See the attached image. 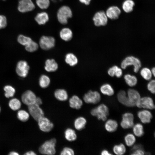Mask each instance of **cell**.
Returning <instances> with one entry per match:
<instances>
[{"mask_svg": "<svg viewBox=\"0 0 155 155\" xmlns=\"http://www.w3.org/2000/svg\"><path fill=\"white\" fill-rule=\"evenodd\" d=\"M56 140L52 138L44 142L39 149V152L41 154L48 155H54L56 153L55 146Z\"/></svg>", "mask_w": 155, "mask_h": 155, "instance_id": "obj_1", "label": "cell"}, {"mask_svg": "<svg viewBox=\"0 0 155 155\" xmlns=\"http://www.w3.org/2000/svg\"><path fill=\"white\" fill-rule=\"evenodd\" d=\"M90 113L92 116L96 117L98 120L104 121L109 115V111L107 106L102 104L93 108Z\"/></svg>", "mask_w": 155, "mask_h": 155, "instance_id": "obj_2", "label": "cell"}, {"mask_svg": "<svg viewBox=\"0 0 155 155\" xmlns=\"http://www.w3.org/2000/svg\"><path fill=\"white\" fill-rule=\"evenodd\" d=\"M130 65L133 66V71L135 73H137L141 66V62L138 59L131 56L126 57L121 63V67L123 69H125L127 67Z\"/></svg>", "mask_w": 155, "mask_h": 155, "instance_id": "obj_3", "label": "cell"}, {"mask_svg": "<svg viewBox=\"0 0 155 155\" xmlns=\"http://www.w3.org/2000/svg\"><path fill=\"white\" fill-rule=\"evenodd\" d=\"M72 12L69 7L67 6L61 7L59 9L57 13L58 20L61 24H66L68 19L71 17Z\"/></svg>", "mask_w": 155, "mask_h": 155, "instance_id": "obj_4", "label": "cell"}, {"mask_svg": "<svg viewBox=\"0 0 155 155\" xmlns=\"http://www.w3.org/2000/svg\"><path fill=\"white\" fill-rule=\"evenodd\" d=\"M83 99L87 103L96 104L100 100L101 96L100 93L96 91L90 90L84 94Z\"/></svg>", "mask_w": 155, "mask_h": 155, "instance_id": "obj_5", "label": "cell"}, {"mask_svg": "<svg viewBox=\"0 0 155 155\" xmlns=\"http://www.w3.org/2000/svg\"><path fill=\"white\" fill-rule=\"evenodd\" d=\"M35 8V5L32 0H19L18 9L22 13L31 11Z\"/></svg>", "mask_w": 155, "mask_h": 155, "instance_id": "obj_6", "label": "cell"}, {"mask_svg": "<svg viewBox=\"0 0 155 155\" xmlns=\"http://www.w3.org/2000/svg\"><path fill=\"white\" fill-rule=\"evenodd\" d=\"M39 45L44 50H48L53 48L55 44V40L51 36H43L40 38Z\"/></svg>", "mask_w": 155, "mask_h": 155, "instance_id": "obj_7", "label": "cell"}, {"mask_svg": "<svg viewBox=\"0 0 155 155\" xmlns=\"http://www.w3.org/2000/svg\"><path fill=\"white\" fill-rule=\"evenodd\" d=\"M95 26H105L108 22V18L103 11H99L95 13L93 18Z\"/></svg>", "mask_w": 155, "mask_h": 155, "instance_id": "obj_8", "label": "cell"}, {"mask_svg": "<svg viewBox=\"0 0 155 155\" xmlns=\"http://www.w3.org/2000/svg\"><path fill=\"white\" fill-rule=\"evenodd\" d=\"M40 130L44 132H49L54 127L53 124L47 118L44 116L40 118L37 121Z\"/></svg>", "mask_w": 155, "mask_h": 155, "instance_id": "obj_9", "label": "cell"}, {"mask_svg": "<svg viewBox=\"0 0 155 155\" xmlns=\"http://www.w3.org/2000/svg\"><path fill=\"white\" fill-rule=\"evenodd\" d=\"M28 110L32 117L36 121L44 116V113L39 105L36 104L28 106Z\"/></svg>", "mask_w": 155, "mask_h": 155, "instance_id": "obj_10", "label": "cell"}, {"mask_svg": "<svg viewBox=\"0 0 155 155\" xmlns=\"http://www.w3.org/2000/svg\"><path fill=\"white\" fill-rule=\"evenodd\" d=\"M29 69L30 67L26 61H20L17 63L16 71L19 76L24 78L27 76Z\"/></svg>", "mask_w": 155, "mask_h": 155, "instance_id": "obj_11", "label": "cell"}, {"mask_svg": "<svg viewBox=\"0 0 155 155\" xmlns=\"http://www.w3.org/2000/svg\"><path fill=\"white\" fill-rule=\"evenodd\" d=\"M139 108L152 110L155 108L153 99L150 97H144L141 98L136 105Z\"/></svg>", "mask_w": 155, "mask_h": 155, "instance_id": "obj_12", "label": "cell"}, {"mask_svg": "<svg viewBox=\"0 0 155 155\" xmlns=\"http://www.w3.org/2000/svg\"><path fill=\"white\" fill-rule=\"evenodd\" d=\"M122 118L120 124L123 128L127 129L133 127L134 124V116L132 113H125L123 114Z\"/></svg>", "mask_w": 155, "mask_h": 155, "instance_id": "obj_13", "label": "cell"}, {"mask_svg": "<svg viewBox=\"0 0 155 155\" xmlns=\"http://www.w3.org/2000/svg\"><path fill=\"white\" fill-rule=\"evenodd\" d=\"M36 97L33 92L28 90L23 94L21 98L22 102L28 106L35 103Z\"/></svg>", "mask_w": 155, "mask_h": 155, "instance_id": "obj_14", "label": "cell"}, {"mask_svg": "<svg viewBox=\"0 0 155 155\" xmlns=\"http://www.w3.org/2000/svg\"><path fill=\"white\" fill-rule=\"evenodd\" d=\"M121 13V10L117 6H113L109 7L105 13L108 18L111 20L117 19Z\"/></svg>", "mask_w": 155, "mask_h": 155, "instance_id": "obj_15", "label": "cell"}, {"mask_svg": "<svg viewBox=\"0 0 155 155\" xmlns=\"http://www.w3.org/2000/svg\"><path fill=\"white\" fill-rule=\"evenodd\" d=\"M128 97L132 107L135 106L141 98L140 95L137 90L131 89L127 91Z\"/></svg>", "mask_w": 155, "mask_h": 155, "instance_id": "obj_16", "label": "cell"}, {"mask_svg": "<svg viewBox=\"0 0 155 155\" xmlns=\"http://www.w3.org/2000/svg\"><path fill=\"white\" fill-rule=\"evenodd\" d=\"M137 115L141 121L144 123H150L152 117L151 113L147 110L139 111L137 113Z\"/></svg>", "mask_w": 155, "mask_h": 155, "instance_id": "obj_17", "label": "cell"}, {"mask_svg": "<svg viewBox=\"0 0 155 155\" xmlns=\"http://www.w3.org/2000/svg\"><path fill=\"white\" fill-rule=\"evenodd\" d=\"M69 105L72 108L79 109L83 105L82 100L77 96L73 95L69 100Z\"/></svg>", "mask_w": 155, "mask_h": 155, "instance_id": "obj_18", "label": "cell"}, {"mask_svg": "<svg viewBox=\"0 0 155 155\" xmlns=\"http://www.w3.org/2000/svg\"><path fill=\"white\" fill-rule=\"evenodd\" d=\"M58 68V65L54 59H48L46 61L44 69L46 71L54 72L56 71Z\"/></svg>", "mask_w": 155, "mask_h": 155, "instance_id": "obj_19", "label": "cell"}, {"mask_svg": "<svg viewBox=\"0 0 155 155\" xmlns=\"http://www.w3.org/2000/svg\"><path fill=\"white\" fill-rule=\"evenodd\" d=\"M117 97L118 101L128 107H132L124 90L120 91L118 93Z\"/></svg>", "mask_w": 155, "mask_h": 155, "instance_id": "obj_20", "label": "cell"}, {"mask_svg": "<svg viewBox=\"0 0 155 155\" xmlns=\"http://www.w3.org/2000/svg\"><path fill=\"white\" fill-rule=\"evenodd\" d=\"M49 16L45 12L38 13L35 18V20L39 25L45 24L49 20Z\"/></svg>", "mask_w": 155, "mask_h": 155, "instance_id": "obj_21", "label": "cell"}, {"mask_svg": "<svg viewBox=\"0 0 155 155\" xmlns=\"http://www.w3.org/2000/svg\"><path fill=\"white\" fill-rule=\"evenodd\" d=\"M55 98L60 101H65L68 98L67 91L64 89H57L54 92Z\"/></svg>", "mask_w": 155, "mask_h": 155, "instance_id": "obj_22", "label": "cell"}, {"mask_svg": "<svg viewBox=\"0 0 155 155\" xmlns=\"http://www.w3.org/2000/svg\"><path fill=\"white\" fill-rule=\"evenodd\" d=\"M60 36L63 40L67 41L71 39L72 37L73 34L70 29L67 28H65L61 31Z\"/></svg>", "mask_w": 155, "mask_h": 155, "instance_id": "obj_23", "label": "cell"}, {"mask_svg": "<svg viewBox=\"0 0 155 155\" xmlns=\"http://www.w3.org/2000/svg\"><path fill=\"white\" fill-rule=\"evenodd\" d=\"M118 127V123L115 120L110 119L107 120L105 124V128L108 131L112 132L115 131Z\"/></svg>", "mask_w": 155, "mask_h": 155, "instance_id": "obj_24", "label": "cell"}, {"mask_svg": "<svg viewBox=\"0 0 155 155\" xmlns=\"http://www.w3.org/2000/svg\"><path fill=\"white\" fill-rule=\"evenodd\" d=\"M86 122V120L84 117H79L77 118L74 121V127L77 130H81L85 127Z\"/></svg>", "mask_w": 155, "mask_h": 155, "instance_id": "obj_25", "label": "cell"}, {"mask_svg": "<svg viewBox=\"0 0 155 155\" xmlns=\"http://www.w3.org/2000/svg\"><path fill=\"white\" fill-rule=\"evenodd\" d=\"M101 92L103 94L109 96L114 94V90L111 86L109 84H105L102 85L100 88Z\"/></svg>", "mask_w": 155, "mask_h": 155, "instance_id": "obj_26", "label": "cell"}, {"mask_svg": "<svg viewBox=\"0 0 155 155\" xmlns=\"http://www.w3.org/2000/svg\"><path fill=\"white\" fill-rule=\"evenodd\" d=\"M65 60L66 63L71 66H74L78 62L76 57L73 53H69L66 54Z\"/></svg>", "mask_w": 155, "mask_h": 155, "instance_id": "obj_27", "label": "cell"}, {"mask_svg": "<svg viewBox=\"0 0 155 155\" xmlns=\"http://www.w3.org/2000/svg\"><path fill=\"white\" fill-rule=\"evenodd\" d=\"M64 135L65 139L69 141H74L77 138L75 131L70 128H68L66 129L64 132Z\"/></svg>", "mask_w": 155, "mask_h": 155, "instance_id": "obj_28", "label": "cell"}, {"mask_svg": "<svg viewBox=\"0 0 155 155\" xmlns=\"http://www.w3.org/2000/svg\"><path fill=\"white\" fill-rule=\"evenodd\" d=\"M135 5V3L133 0H126L123 3L122 8L125 12L130 13L133 10Z\"/></svg>", "mask_w": 155, "mask_h": 155, "instance_id": "obj_29", "label": "cell"}, {"mask_svg": "<svg viewBox=\"0 0 155 155\" xmlns=\"http://www.w3.org/2000/svg\"><path fill=\"white\" fill-rule=\"evenodd\" d=\"M124 78L126 84L130 86H134L137 83V78L134 75L127 74L125 75Z\"/></svg>", "mask_w": 155, "mask_h": 155, "instance_id": "obj_30", "label": "cell"}, {"mask_svg": "<svg viewBox=\"0 0 155 155\" xmlns=\"http://www.w3.org/2000/svg\"><path fill=\"white\" fill-rule=\"evenodd\" d=\"M50 80L49 77L45 75H42L40 78L39 83L40 86L42 88H46L50 84Z\"/></svg>", "mask_w": 155, "mask_h": 155, "instance_id": "obj_31", "label": "cell"}, {"mask_svg": "<svg viewBox=\"0 0 155 155\" xmlns=\"http://www.w3.org/2000/svg\"><path fill=\"white\" fill-rule=\"evenodd\" d=\"M133 131L134 134L138 137H140L144 133L143 125L140 123H137L133 126Z\"/></svg>", "mask_w": 155, "mask_h": 155, "instance_id": "obj_32", "label": "cell"}, {"mask_svg": "<svg viewBox=\"0 0 155 155\" xmlns=\"http://www.w3.org/2000/svg\"><path fill=\"white\" fill-rule=\"evenodd\" d=\"M9 105L11 109L16 111L20 108L21 103L18 99L16 98H13L9 101Z\"/></svg>", "mask_w": 155, "mask_h": 155, "instance_id": "obj_33", "label": "cell"}, {"mask_svg": "<svg viewBox=\"0 0 155 155\" xmlns=\"http://www.w3.org/2000/svg\"><path fill=\"white\" fill-rule=\"evenodd\" d=\"M113 150L115 154L118 155L124 154L126 151L125 147L122 144L115 145L113 147Z\"/></svg>", "mask_w": 155, "mask_h": 155, "instance_id": "obj_34", "label": "cell"}, {"mask_svg": "<svg viewBox=\"0 0 155 155\" xmlns=\"http://www.w3.org/2000/svg\"><path fill=\"white\" fill-rule=\"evenodd\" d=\"M31 38L22 34H20L18 37L17 41L21 44L25 46L28 44L32 40Z\"/></svg>", "mask_w": 155, "mask_h": 155, "instance_id": "obj_35", "label": "cell"}, {"mask_svg": "<svg viewBox=\"0 0 155 155\" xmlns=\"http://www.w3.org/2000/svg\"><path fill=\"white\" fill-rule=\"evenodd\" d=\"M142 76L146 80H150L152 77V73L151 71L147 67H144L140 71Z\"/></svg>", "mask_w": 155, "mask_h": 155, "instance_id": "obj_36", "label": "cell"}, {"mask_svg": "<svg viewBox=\"0 0 155 155\" xmlns=\"http://www.w3.org/2000/svg\"><path fill=\"white\" fill-rule=\"evenodd\" d=\"M5 92V95L7 98L12 97L15 93V90L12 86L10 85H6L4 88Z\"/></svg>", "mask_w": 155, "mask_h": 155, "instance_id": "obj_37", "label": "cell"}, {"mask_svg": "<svg viewBox=\"0 0 155 155\" xmlns=\"http://www.w3.org/2000/svg\"><path fill=\"white\" fill-rule=\"evenodd\" d=\"M18 118L20 121L25 122L28 120L29 117V113L24 110L19 111L17 113Z\"/></svg>", "mask_w": 155, "mask_h": 155, "instance_id": "obj_38", "label": "cell"}, {"mask_svg": "<svg viewBox=\"0 0 155 155\" xmlns=\"http://www.w3.org/2000/svg\"><path fill=\"white\" fill-rule=\"evenodd\" d=\"M124 139L126 144L128 146H132L135 141V137L131 133H129L126 135Z\"/></svg>", "mask_w": 155, "mask_h": 155, "instance_id": "obj_39", "label": "cell"}, {"mask_svg": "<svg viewBox=\"0 0 155 155\" xmlns=\"http://www.w3.org/2000/svg\"><path fill=\"white\" fill-rule=\"evenodd\" d=\"M38 46L37 43L32 40L28 44L25 46V49L28 51L34 52L37 50Z\"/></svg>", "mask_w": 155, "mask_h": 155, "instance_id": "obj_40", "label": "cell"}, {"mask_svg": "<svg viewBox=\"0 0 155 155\" xmlns=\"http://www.w3.org/2000/svg\"><path fill=\"white\" fill-rule=\"evenodd\" d=\"M36 3L40 8L45 9L49 7L50 1L49 0H36Z\"/></svg>", "mask_w": 155, "mask_h": 155, "instance_id": "obj_41", "label": "cell"}, {"mask_svg": "<svg viewBox=\"0 0 155 155\" xmlns=\"http://www.w3.org/2000/svg\"><path fill=\"white\" fill-rule=\"evenodd\" d=\"M61 155H73L74 152L71 148L65 147L64 148L60 153Z\"/></svg>", "mask_w": 155, "mask_h": 155, "instance_id": "obj_42", "label": "cell"}, {"mask_svg": "<svg viewBox=\"0 0 155 155\" xmlns=\"http://www.w3.org/2000/svg\"><path fill=\"white\" fill-rule=\"evenodd\" d=\"M7 24V21L6 17L3 15H0V29L5 28Z\"/></svg>", "mask_w": 155, "mask_h": 155, "instance_id": "obj_43", "label": "cell"}, {"mask_svg": "<svg viewBox=\"0 0 155 155\" xmlns=\"http://www.w3.org/2000/svg\"><path fill=\"white\" fill-rule=\"evenodd\" d=\"M147 88L151 93L154 94L155 92V81L154 80H151L148 84Z\"/></svg>", "mask_w": 155, "mask_h": 155, "instance_id": "obj_44", "label": "cell"}, {"mask_svg": "<svg viewBox=\"0 0 155 155\" xmlns=\"http://www.w3.org/2000/svg\"><path fill=\"white\" fill-rule=\"evenodd\" d=\"M113 67L115 70V75L117 78L120 77L122 75V69L116 65H114Z\"/></svg>", "mask_w": 155, "mask_h": 155, "instance_id": "obj_45", "label": "cell"}, {"mask_svg": "<svg viewBox=\"0 0 155 155\" xmlns=\"http://www.w3.org/2000/svg\"><path fill=\"white\" fill-rule=\"evenodd\" d=\"M131 155H144L145 152L143 149H139L135 150L132 151Z\"/></svg>", "mask_w": 155, "mask_h": 155, "instance_id": "obj_46", "label": "cell"}, {"mask_svg": "<svg viewBox=\"0 0 155 155\" xmlns=\"http://www.w3.org/2000/svg\"><path fill=\"white\" fill-rule=\"evenodd\" d=\"M108 74L111 77H113L115 75V70L113 67L108 69Z\"/></svg>", "mask_w": 155, "mask_h": 155, "instance_id": "obj_47", "label": "cell"}, {"mask_svg": "<svg viewBox=\"0 0 155 155\" xmlns=\"http://www.w3.org/2000/svg\"><path fill=\"white\" fill-rule=\"evenodd\" d=\"M139 149H143V146L141 144H137L133 146L131 150L132 151H133L135 150Z\"/></svg>", "mask_w": 155, "mask_h": 155, "instance_id": "obj_48", "label": "cell"}, {"mask_svg": "<svg viewBox=\"0 0 155 155\" xmlns=\"http://www.w3.org/2000/svg\"><path fill=\"white\" fill-rule=\"evenodd\" d=\"M42 102L41 99L39 97H36V102L35 104L40 105L42 104Z\"/></svg>", "mask_w": 155, "mask_h": 155, "instance_id": "obj_49", "label": "cell"}, {"mask_svg": "<svg viewBox=\"0 0 155 155\" xmlns=\"http://www.w3.org/2000/svg\"><path fill=\"white\" fill-rule=\"evenodd\" d=\"M91 0H79V1L82 3H84L86 5H89Z\"/></svg>", "mask_w": 155, "mask_h": 155, "instance_id": "obj_50", "label": "cell"}, {"mask_svg": "<svg viewBox=\"0 0 155 155\" xmlns=\"http://www.w3.org/2000/svg\"><path fill=\"white\" fill-rule=\"evenodd\" d=\"M101 154L102 155H111L112 154L109 153L107 150H104L102 151L101 153Z\"/></svg>", "mask_w": 155, "mask_h": 155, "instance_id": "obj_51", "label": "cell"}, {"mask_svg": "<svg viewBox=\"0 0 155 155\" xmlns=\"http://www.w3.org/2000/svg\"><path fill=\"white\" fill-rule=\"evenodd\" d=\"M24 155H35L36 154L33 151H30L27 152L24 154Z\"/></svg>", "mask_w": 155, "mask_h": 155, "instance_id": "obj_52", "label": "cell"}, {"mask_svg": "<svg viewBox=\"0 0 155 155\" xmlns=\"http://www.w3.org/2000/svg\"><path fill=\"white\" fill-rule=\"evenodd\" d=\"M19 154L17 152L14 151H12L10 152L9 154V155H18Z\"/></svg>", "mask_w": 155, "mask_h": 155, "instance_id": "obj_53", "label": "cell"}, {"mask_svg": "<svg viewBox=\"0 0 155 155\" xmlns=\"http://www.w3.org/2000/svg\"><path fill=\"white\" fill-rule=\"evenodd\" d=\"M152 73L153 74L154 77L155 75V68L154 67H153L151 71Z\"/></svg>", "mask_w": 155, "mask_h": 155, "instance_id": "obj_54", "label": "cell"}, {"mask_svg": "<svg viewBox=\"0 0 155 155\" xmlns=\"http://www.w3.org/2000/svg\"><path fill=\"white\" fill-rule=\"evenodd\" d=\"M1 0L3 1H5V0Z\"/></svg>", "mask_w": 155, "mask_h": 155, "instance_id": "obj_55", "label": "cell"}, {"mask_svg": "<svg viewBox=\"0 0 155 155\" xmlns=\"http://www.w3.org/2000/svg\"><path fill=\"white\" fill-rule=\"evenodd\" d=\"M0 111H1V108H0Z\"/></svg>", "mask_w": 155, "mask_h": 155, "instance_id": "obj_56", "label": "cell"}]
</instances>
